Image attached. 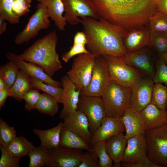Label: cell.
<instances>
[{
    "label": "cell",
    "mask_w": 167,
    "mask_h": 167,
    "mask_svg": "<svg viewBox=\"0 0 167 167\" xmlns=\"http://www.w3.org/2000/svg\"><path fill=\"white\" fill-rule=\"evenodd\" d=\"M99 18L127 31L148 24L158 0H90Z\"/></svg>",
    "instance_id": "1"
},
{
    "label": "cell",
    "mask_w": 167,
    "mask_h": 167,
    "mask_svg": "<svg viewBox=\"0 0 167 167\" xmlns=\"http://www.w3.org/2000/svg\"><path fill=\"white\" fill-rule=\"evenodd\" d=\"M81 23L86 34L87 49L96 58L108 55L122 58L128 52L123 43L128 32L123 28L100 18H81Z\"/></svg>",
    "instance_id": "2"
},
{
    "label": "cell",
    "mask_w": 167,
    "mask_h": 167,
    "mask_svg": "<svg viewBox=\"0 0 167 167\" xmlns=\"http://www.w3.org/2000/svg\"><path fill=\"white\" fill-rule=\"evenodd\" d=\"M58 41L56 31L53 30L35 41L18 57L25 61L39 65L52 78L62 68L56 50Z\"/></svg>",
    "instance_id": "3"
},
{
    "label": "cell",
    "mask_w": 167,
    "mask_h": 167,
    "mask_svg": "<svg viewBox=\"0 0 167 167\" xmlns=\"http://www.w3.org/2000/svg\"><path fill=\"white\" fill-rule=\"evenodd\" d=\"M131 88L125 87L112 81L101 96L106 116L120 118L130 106Z\"/></svg>",
    "instance_id": "4"
},
{
    "label": "cell",
    "mask_w": 167,
    "mask_h": 167,
    "mask_svg": "<svg viewBox=\"0 0 167 167\" xmlns=\"http://www.w3.org/2000/svg\"><path fill=\"white\" fill-rule=\"evenodd\" d=\"M102 56L107 63L111 81L125 87L132 88L144 76L121 58L108 55Z\"/></svg>",
    "instance_id": "5"
},
{
    "label": "cell",
    "mask_w": 167,
    "mask_h": 167,
    "mask_svg": "<svg viewBox=\"0 0 167 167\" xmlns=\"http://www.w3.org/2000/svg\"><path fill=\"white\" fill-rule=\"evenodd\" d=\"M148 146L147 157L159 167L167 165V124L146 130L144 134Z\"/></svg>",
    "instance_id": "6"
},
{
    "label": "cell",
    "mask_w": 167,
    "mask_h": 167,
    "mask_svg": "<svg viewBox=\"0 0 167 167\" xmlns=\"http://www.w3.org/2000/svg\"><path fill=\"white\" fill-rule=\"evenodd\" d=\"M96 60V57L89 52L74 58L71 68L66 74L77 90L80 91L89 84Z\"/></svg>",
    "instance_id": "7"
},
{
    "label": "cell",
    "mask_w": 167,
    "mask_h": 167,
    "mask_svg": "<svg viewBox=\"0 0 167 167\" xmlns=\"http://www.w3.org/2000/svg\"><path fill=\"white\" fill-rule=\"evenodd\" d=\"M36 8L24 28L15 37L14 42L16 44L21 45L29 41L36 37L40 31L46 30L50 27L51 21L46 7L38 2Z\"/></svg>",
    "instance_id": "8"
},
{
    "label": "cell",
    "mask_w": 167,
    "mask_h": 167,
    "mask_svg": "<svg viewBox=\"0 0 167 167\" xmlns=\"http://www.w3.org/2000/svg\"><path fill=\"white\" fill-rule=\"evenodd\" d=\"M77 110L83 113L87 118L92 134L100 126L103 119L106 117L101 96H88L80 93Z\"/></svg>",
    "instance_id": "9"
},
{
    "label": "cell",
    "mask_w": 167,
    "mask_h": 167,
    "mask_svg": "<svg viewBox=\"0 0 167 167\" xmlns=\"http://www.w3.org/2000/svg\"><path fill=\"white\" fill-rule=\"evenodd\" d=\"M111 81L107 63L102 56L96 58L91 80L88 85L80 91L81 94L101 96Z\"/></svg>",
    "instance_id": "10"
},
{
    "label": "cell",
    "mask_w": 167,
    "mask_h": 167,
    "mask_svg": "<svg viewBox=\"0 0 167 167\" xmlns=\"http://www.w3.org/2000/svg\"><path fill=\"white\" fill-rule=\"evenodd\" d=\"M66 22L74 25L81 23V18L90 17L98 19L99 17L90 0H63Z\"/></svg>",
    "instance_id": "11"
},
{
    "label": "cell",
    "mask_w": 167,
    "mask_h": 167,
    "mask_svg": "<svg viewBox=\"0 0 167 167\" xmlns=\"http://www.w3.org/2000/svg\"><path fill=\"white\" fill-rule=\"evenodd\" d=\"M154 83L152 79L144 76L131 88L130 106L140 112L151 103Z\"/></svg>",
    "instance_id": "12"
},
{
    "label": "cell",
    "mask_w": 167,
    "mask_h": 167,
    "mask_svg": "<svg viewBox=\"0 0 167 167\" xmlns=\"http://www.w3.org/2000/svg\"><path fill=\"white\" fill-rule=\"evenodd\" d=\"M50 159L48 167H79L83 153L80 149L59 146L49 149Z\"/></svg>",
    "instance_id": "13"
},
{
    "label": "cell",
    "mask_w": 167,
    "mask_h": 167,
    "mask_svg": "<svg viewBox=\"0 0 167 167\" xmlns=\"http://www.w3.org/2000/svg\"><path fill=\"white\" fill-rule=\"evenodd\" d=\"M6 57L9 61H12L15 64L19 70L24 71L30 76L37 78L45 84L52 86L62 87L61 82L52 79L45 73L43 68L39 65L23 60L14 53H8Z\"/></svg>",
    "instance_id": "14"
},
{
    "label": "cell",
    "mask_w": 167,
    "mask_h": 167,
    "mask_svg": "<svg viewBox=\"0 0 167 167\" xmlns=\"http://www.w3.org/2000/svg\"><path fill=\"white\" fill-rule=\"evenodd\" d=\"M63 119L64 127L75 133L90 144L92 134L87 118L83 113L77 110L68 114Z\"/></svg>",
    "instance_id": "15"
},
{
    "label": "cell",
    "mask_w": 167,
    "mask_h": 167,
    "mask_svg": "<svg viewBox=\"0 0 167 167\" xmlns=\"http://www.w3.org/2000/svg\"><path fill=\"white\" fill-rule=\"evenodd\" d=\"M148 146L144 135H139L127 139L122 162L134 163L147 157Z\"/></svg>",
    "instance_id": "16"
},
{
    "label": "cell",
    "mask_w": 167,
    "mask_h": 167,
    "mask_svg": "<svg viewBox=\"0 0 167 167\" xmlns=\"http://www.w3.org/2000/svg\"><path fill=\"white\" fill-rule=\"evenodd\" d=\"M63 88L61 103L63 108L60 113L62 119L69 113L77 110L80 91L77 90L75 85L66 75L61 79Z\"/></svg>",
    "instance_id": "17"
},
{
    "label": "cell",
    "mask_w": 167,
    "mask_h": 167,
    "mask_svg": "<svg viewBox=\"0 0 167 167\" xmlns=\"http://www.w3.org/2000/svg\"><path fill=\"white\" fill-rule=\"evenodd\" d=\"M127 64L135 67L144 76L152 79L156 73L155 66L145 51L127 52L122 58Z\"/></svg>",
    "instance_id": "18"
},
{
    "label": "cell",
    "mask_w": 167,
    "mask_h": 167,
    "mask_svg": "<svg viewBox=\"0 0 167 167\" xmlns=\"http://www.w3.org/2000/svg\"><path fill=\"white\" fill-rule=\"evenodd\" d=\"M125 131V127L120 118L106 116L103 119L100 126L92 134L90 145L92 147L99 142L106 140L119 133Z\"/></svg>",
    "instance_id": "19"
},
{
    "label": "cell",
    "mask_w": 167,
    "mask_h": 167,
    "mask_svg": "<svg viewBox=\"0 0 167 167\" xmlns=\"http://www.w3.org/2000/svg\"><path fill=\"white\" fill-rule=\"evenodd\" d=\"M120 119L125 129V137L129 138L136 135H144L146 130L142 115L130 106L125 111Z\"/></svg>",
    "instance_id": "20"
},
{
    "label": "cell",
    "mask_w": 167,
    "mask_h": 167,
    "mask_svg": "<svg viewBox=\"0 0 167 167\" xmlns=\"http://www.w3.org/2000/svg\"><path fill=\"white\" fill-rule=\"evenodd\" d=\"M127 142L123 132L119 133L105 140L106 151L114 162L113 167L121 166Z\"/></svg>",
    "instance_id": "21"
},
{
    "label": "cell",
    "mask_w": 167,
    "mask_h": 167,
    "mask_svg": "<svg viewBox=\"0 0 167 167\" xmlns=\"http://www.w3.org/2000/svg\"><path fill=\"white\" fill-rule=\"evenodd\" d=\"M150 30L145 28L133 29L125 35L123 43L128 52L139 50L146 45H148L150 36Z\"/></svg>",
    "instance_id": "22"
},
{
    "label": "cell",
    "mask_w": 167,
    "mask_h": 167,
    "mask_svg": "<svg viewBox=\"0 0 167 167\" xmlns=\"http://www.w3.org/2000/svg\"><path fill=\"white\" fill-rule=\"evenodd\" d=\"M146 130L158 127L167 124L166 110L151 103L140 112Z\"/></svg>",
    "instance_id": "23"
},
{
    "label": "cell",
    "mask_w": 167,
    "mask_h": 167,
    "mask_svg": "<svg viewBox=\"0 0 167 167\" xmlns=\"http://www.w3.org/2000/svg\"><path fill=\"white\" fill-rule=\"evenodd\" d=\"M36 0L46 7L49 17L54 21L58 29L60 31H64L67 22L63 16L64 7L63 0Z\"/></svg>",
    "instance_id": "24"
},
{
    "label": "cell",
    "mask_w": 167,
    "mask_h": 167,
    "mask_svg": "<svg viewBox=\"0 0 167 167\" xmlns=\"http://www.w3.org/2000/svg\"><path fill=\"white\" fill-rule=\"evenodd\" d=\"M63 126V122H60L56 126L49 129H33V131L40 139L41 146L50 149L59 146L60 133Z\"/></svg>",
    "instance_id": "25"
},
{
    "label": "cell",
    "mask_w": 167,
    "mask_h": 167,
    "mask_svg": "<svg viewBox=\"0 0 167 167\" xmlns=\"http://www.w3.org/2000/svg\"><path fill=\"white\" fill-rule=\"evenodd\" d=\"M59 146L69 149L87 150L92 148L80 136L64 126L61 132Z\"/></svg>",
    "instance_id": "26"
},
{
    "label": "cell",
    "mask_w": 167,
    "mask_h": 167,
    "mask_svg": "<svg viewBox=\"0 0 167 167\" xmlns=\"http://www.w3.org/2000/svg\"><path fill=\"white\" fill-rule=\"evenodd\" d=\"M32 88L30 76L24 71L19 70L15 82L9 88L10 96L21 101L24 95Z\"/></svg>",
    "instance_id": "27"
},
{
    "label": "cell",
    "mask_w": 167,
    "mask_h": 167,
    "mask_svg": "<svg viewBox=\"0 0 167 167\" xmlns=\"http://www.w3.org/2000/svg\"><path fill=\"white\" fill-rule=\"evenodd\" d=\"M35 148L32 143L23 136L17 137L6 148L11 155L21 158L28 156L30 152Z\"/></svg>",
    "instance_id": "28"
},
{
    "label": "cell",
    "mask_w": 167,
    "mask_h": 167,
    "mask_svg": "<svg viewBox=\"0 0 167 167\" xmlns=\"http://www.w3.org/2000/svg\"><path fill=\"white\" fill-rule=\"evenodd\" d=\"M59 103L53 97L45 92L41 94L36 106V109L40 112L54 116L58 109Z\"/></svg>",
    "instance_id": "29"
},
{
    "label": "cell",
    "mask_w": 167,
    "mask_h": 167,
    "mask_svg": "<svg viewBox=\"0 0 167 167\" xmlns=\"http://www.w3.org/2000/svg\"><path fill=\"white\" fill-rule=\"evenodd\" d=\"M29 167L48 166L50 159L49 149L41 146L35 147L29 153Z\"/></svg>",
    "instance_id": "30"
},
{
    "label": "cell",
    "mask_w": 167,
    "mask_h": 167,
    "mask_svg": "<svg viewBox=\"0 0 167 167\" xmlns=\"http://www.w3.org/2000/svg\"><path fill=\"white\" fill-rule=\"evenodd\" d=\"M151 103L164 110L167 109V86L161 83H154Z\"/></svg>",
    "instance_id": "31"
},
{
    "label": "cell",
    "mask_w": 167,
    "mask_h": 167,
    "mask_svg": "<svg viewBox=\"0 0 167 167\" xmlns=\"http://www.w3.org/2000/svg\"><path fill=\"white\" fill-rule=\"evenodd\" d=\"M19 71L17 66L11 61L0 67V77L5 82L7 88H10L14 84Z\"/></svg>",
    "instance_id": "32"
},
{
    "label": "cell",
    "mask_w": 167,
    "mask_h": 167,
    "mask_svg": "<svg viewBox=\"0 0 167 167\" xmlns=\"http://www.w3.org/2000/svg\"><path fill=\"white\" fill-rule=\"evenodd\" d=\"M30 77L33 88L48 94L54 98L59 103H61L62 88L54 87L45 84L37 78L32 76Z\"/></svg>",
    "instance_id": "33"
},
{
    "label": "cell",
    "mask_w": 167,
    "mask_h": 167,
    "mask_svg": "<svg viewBox=\"0 0 167 167\" xmlns=\"http://www.w3.org/2000/svg\"><path fill=\"white\" fill-rule=\"evenodd\" d=\"M150 32L148 45L153 47L159 56L167 52V33Z\"/></svg>",
    "instance_id": "34"
},
{
    "label": "cell",
    "mask_w": 167,
    "mask_h": 167,
    "mask_svg": "<svg viewBox=\"0 0 167 167\" xmlns=\"http://www.w3.org/2000/svg\"><path fill=\"white\" fill-rule=\"evenodd\" d=\"M16 132L13 127L0 119V145L6 148L17 137Z\"/></svg>",
    "instance_id": "35"
},
{
    "label": "cell",
    "mask_w": 167,
    "mask_h": 167,
    "mask_svg": "<svg viewBox=\"0 0 167 167\" xmlns=\"http://www.w3.org/2000/svg\"><path fill=\"white\" fill-rule=\"evenodd\" d=\"M105 140L99 142L92 147L99 159V167H111L113 161L107 153Z\"/></svg>",
    "instance_id": "36"
},
{
    "label": "cell",
    "mask_w": 167,
    "mask_h": 167,
    "mask_svg": "<svg viewBox=\"0 0 167 167\" xmlns=\"http://www.w3.org/2000/svg\"><path fill=\"white\" fill-rule=\"evenodd\" d=\"M148 24L151 32L167 33V16L157 11L150 18Z\"/></svg>",
    "instance_id": "37"
},
{
    "label": "cell",
    "mask_w": 167,
    "mask_h": 167,
    "mask_svg": "<svg viewBox=\"0 0 167 167\" xmlns=\"http://www.w3.org/2000/svg\"><path fill=\"white\" fill-rule=\"evenodd\" d=\"M15 0H0V15L10 24L19 23V18L12 12V7Z\"/></svg>",
    "instance_id": "38"
},
{
    "label": "cell",
    "mask_w": 167,
    "mask_h": 167,
    "mask_svg": "<svg viewBox=\"0 0 167 167\" xmlns=\"http://www.w3.org/2000/svg\"><path fill=\"white\" fill-rule=\"evenodd\" d=\"M1 155L0 167H19V161L21 158L11 154L6 148L0 145Z\"/></svg>",
    "instance_id": "39"
},
{
    "label": "cell",
    "mask_w": 167,
    "mask_h": 167,
    "mask_svg": "<svg viewBox=\"0 0 167 167\" xmlns=\"http://www.w3.org/2000/svg\"><path fill=\"white\" fill-rule=\"evenodd\" d=\"M155 68L156 73L152 79L154 83H164L167 86V65L159 57L156 61Z\"/></svg>",
    "instance_id": "40"
},
{
    "label": "cell",
    "mask_w": 167,
    "mask_h": 167,
    "mask_svg": "<svg viewBox=\"0 0 167 167\" xmlns=\"http://www.w3.org/2000/svg\"><path fill=\"white\" fill-rule=\"evenodd\" d=\"M41 95L38 90L32 89L27 92L23 97V100L25 101V109L30 112L36 109V104Z\"/></svg>",
    "instance_id": "41"
},
{
    "label": "cell",
    "mask_w": 167,
    "mask_h": 167,
    "mask_svg": "<svg viewBox=\"0 0 167 167\" xmlns=\"http://www.w3.org/2000/svg\"><path fill=\"white\" fill-rule=\"evenodd\" d=\"M79 167H99V159L92 148L82 153Z\"/></svg>",
    "instance_id": "42"
},
{
    "label": "cell",
    "mask_w": 167,
    "mask_h": 167,
    "mask_svg": "<svg viewBox=\"0 0 167 167\" xmlns=\"http://www.w3.org/2000/svg\"><path fill=\"white\" fill-rule=\"evenodd\" d=\"M32 2V0H15L12 12L19 18L25 15L30 11Z\"/></svg>",
    "instance_id": "43"
},
{
    "label": "cell",
    "mask_w": 167,
    "mask_h": 167,
    "mask_svg": "<svg viewBox=\"0 0 167 167\" xmlns=\"http://www.w3.org/2000/svg\"><path fill=\"white\" fill-rule=\"evenodd\" d=\"M89 52L85 47V45L80 44H73L70 49L63 54L62 59L65 62H67L75 56Z\"/></svg>",
    "instance_id": "44"
},
{
    "label": "cell",
    "mask_w": 167,
    "mask_h": 167,
    "mask_svg": "<svg viewBox=\"0 0 167 167\" xmlns=\"http://www.w3.org/2000/svg\"><path fill=\"white\" fill-rule=\"evenodd\" d=\"M121 166L124 167H159L151 161L148 157L143 161L134 163L122 162Z\"/></svg>",
    "instance_id": "45"
},
{
    "label": "cell",
    "mask_w": 167,
    "mask_h": 167,
    "mask_svg": "<svg viewBox=\"0 0 167 167\" xmlns=\"http://www.w3.org/2000/svg\"><path fill=\"white\" fill-rule=\"evenodd\" d=\"M88 43L87 36L84 32L79 31L74 36L73 44H80L86 45Z\"/></svg>",
    "instance_id": "46"
},
{
    "label": "cell",
    "mask_w": 167,
    "mask_h": 167,
    "mask_svg": "<svg viewBox=\"0 0 167 167\" xmlns=\"http://www.w3.org/2000/svg\"><path fill=\"white\" fill-rule=\"evenodd\" d=\"M156 8L158 11L167 16V0H158Z\"/></svg>",
    "instance_id": "47"
},
{
    "label": "cell",
    "mask_w": 167,
    "mask_h": 167,
    "mask_svg": "<svg viewBox=\"0 0 167 167\" xmlns=\"http://www.w3.org/2000/svg\"><path fill=\"white\" fill-rule=\"evenodd\" d=\"M10 96L9 88L0 90V109L3 106L7 98Z\"/></svg>",
    "instance_id": "48"
},
{
    "label": "cell",
    "mask_w": 167,
    "mask_h": 167,
    "mask_svg": "<svg viewBox=\"0 0 167 167\" xmlns=\"http://www.w3.org/2000/svg\"><path fill=\"white\" fill-rule=\"evenodd\" d=\"M6 21L4 18L0 15V35H2L6 31L7 24Z\"/></svg>",
    "instance_id": "49"
},
{
    "label": "cell",
    "mask_w": 167,
    "mask_h": 167,
    "mask_svg": "<svg viewBox=\"0 0 167 167\" xmlns=\"http://www.w3.org/2000/svg\"><path fill=\"white\" fill-rule=\"evenodd\" d=\"M7 88L6 84L4 80L0 77V90Z\"/></svg>",
    "instance_id": "50"
},
{
    "label": "cell",
    "mask_w": 167,
    "mask_h": 167,
    "mask_svg": "<svg viewBox=\"0 0 167 167\" xmlns=\"http://www.w3.org/2000/svg\"><path fill=\"white\" fill-rule=\"evenodd\" d=\"M159 57L161 58L167 65V52L159 56Z\"/></svg>",
    "instance_id": "51"
},
{
    "label": "cell",
    "mask_w": 167,
    "mask_h": 167,
    "mask_svg": "<svg viewBox=\"0 0 167 167\" xmlns=\"http://www.w3.org/2000/svg\"><path fill=\"white\" fill-rule=\"evenodd\" d=\"M166 112H167V110H166Z\"/></svg>",
    "instance_id": "52"
},
{
    "label": "cell",
    "mask_w": 167,
    "mask_h": 167,
    "mask_svg": "<svg viewBox=\"0 0 167 167\" xmlns=\"http://www.w3.org/2000/svg\"><path fill=\"white\" fill-rule=\"evenodd\" d=\"M166 167H167V165H166Z\"/></svg>",
    "instance_id": "53"
}]
</instances>
